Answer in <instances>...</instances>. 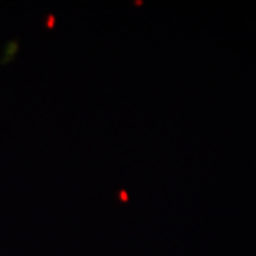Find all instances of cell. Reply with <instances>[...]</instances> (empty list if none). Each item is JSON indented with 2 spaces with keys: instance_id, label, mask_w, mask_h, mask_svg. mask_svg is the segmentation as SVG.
Instances as JSON below:
<instances>
[{
  "instance_id": "6da1fadb",
  "label": "cell",
  "mask_w": 256,
  "mask_h": 256,
  "mask_svg": "<svg viewBox=\"0 0 256 256\" xmlns=\"http://www.w3.org/2000/svg\"><path fill=\"white\" fill-rule=\"evenodd\" d=\"M20 50V44H18V38H12L5 44V47L2 50V55H0V65H7L10 64L12 60L17 57Z\"/></svg>"
},
{
  "instance_id": "7a4b0ae2",
  "label": "cell",
  "mask_w": 256,
  "mask_h": 256,
  "mask_svg": "<svg viewBox=\"0 0 256 256\" xmlns=\"http://www.w3.org/2000/svg\"><path fill=\"white\" fill-rule=\"evenodd\" d=\"M54 27H55V17L50 14L47 17V28H54Z\"/></svg>"
}]
</instances>
